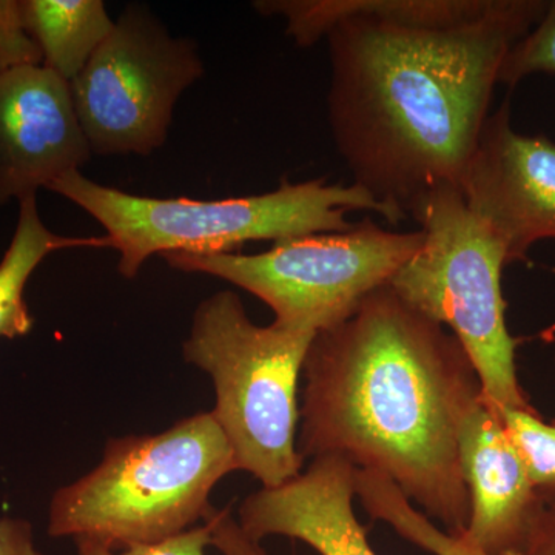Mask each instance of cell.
I'll return each mask as SVG.
<instances>
[{"instance_id":"16","label":"cell","mask_w":555,"mask_h":555,"mask_svg":"<svg viewBox=\"0 0 555 555\" xmlns=\"http://www.w3.org/2000/svg\"><path fill=\"white\" fill-rule=\"evenodd\" d=\"M496 412L543 503L555 506V423L543 422L537 411L502 408Z\"/></svg>"},{"instance_id":"5","label":"cell","mask_w":555,"mask_h":555,"mask_svg":"<svg viewBox=\"0 0 555 555\" xmlns=\"http://www.w3.org/2000/svg\"><path fill=\"white\" fill-rule=\"evenodd\" d=\"M315 335L276 323L258 326L240 295L224 291L201 301L182 343L184 360L214 382L211 414L238 470L251 474L262 488H276L302 473L298 382Z\"/></svg>"},{"instance_id":"12","label":"cell","mask_w":555,"mask_h":555,"mask_svg":"<svg viewBox=\"0 0 555 555\" xmlns=\"http://www.w3.org/2000/svg\"><path fill=\"white\" fill-rule=\"evenodd\" d=\"M357 470L345 456H315L305 473L286 483L246 496L236 520L259 543L283 535L320 555H377L353 511Z\"/></svg>"},{"instance_id":"7","label":"cell","mask_w":555,"mask_h":555,"mask_svg":"<svg viewBox=\"0 0 555 555\" xmlns=\"http://www.w3.org/2000/svg\"><path fill=\"white\" fill-rule=\"evenodd\" d=\"M423 241L422 230L396 232L364 218L347 232L276 241L257 255L173 251L163 258L171 269L244 288L273 310V323L318 334L387 286Z\"/></svg>"},{"instance_id":"19","label":"cell","mask_w":555,"mask_h":555,"mask_svg":"<svg viewBox=\"0 0 555 555\" xmlns=\"http://www.w3.org/2000/svg\"><path fill=\"white\" fill-rule=\"evenodd\" d=\"M78 554L76 555H206L211 546L210 526L207 521L182 532L166 542L155 545H139L127 550H112L104 543L91 539L75 540Z\"/></svg>"},{"instance_id":"10","label":"cell","mask_w":555,"mask_h":555,"mask_svg":"<svg viewBox=\"0 0 555 555\" xmlns=\"http://www.w3.org/2000/svg\"><path fill=\"white\" fill-rule=\"evenodd\" d=\"M91 155L68 80L43 65L0 73V207L49 190Z\"/></svg>"},{"instance_id":"21","label":"cell","mask_w":555,"mask_h":555,"mask_svg":"<svg viewBox=\"0 0 555 555\" xmlns=\"http://www.w3.org/2000/svg\"><path fill=\"white\" fill-rule=\"evenodd\" d=\"M0 555H43L35 545L31 525L22 518H0Z\"/></svg>"},{"instance_id":"18","label":"cell","mask_w":555,"mask_h":555,"mask_svg":"<svg viewBox=\"0 0 555 555\" xmlns=\"http://www.w3.org/2000/svg\"><path fill=\"white\" fill-rule=\"evenodd\" d=\"M43 65L42 51L25 22L21 2L0 0V73Z\"/></svg>"},{"instance_id":"3","label":"cell","mask_w":555,"mask_h":555,"mask_svg":"<svg viewBox=\"0 0 555 555\" xmlns=\"http://www.w3.org/2000/svg\"><path fill=\"white\" fill-rule=\"evenodd\" d=\"M238 470L211 412L156 436L107 441L100 465L51 496L49 534L112 550L155 545L204 524L215 486Z\"/></svg>"},{"instance_id":"8","label":"cell","mask_w":555,"mask_h":555,"mask_svg":"<svg viewBox=\"0 0 555 555\" xmlns=\"http://www.w3.org/2000/svg\"><path fill=\"white\" fill-rule=\"evenodd\" d=\"M204 75L198 43L173 38L144 3H129L69 82L93 155L150 156L166 144L179 98Z\"/></svg>"},{"instance_id":"14","label":"cell","mask_w":555,"mask_h":555,"mask_svg":"<svg viewBox=\"0 0 555 555\" xmlns=\"http://www.w3.org/2000/svg\"><path fill=\"white\" fill-rule=\"evenodd\" d=\"M78 247H109V243L107 236L56 235L40 219L36 195L20 201L16 232L0 261V338L14 339L30 334L35 320L25 301L28 280L53 251Z\"/></svg>"},{"instance_id":"22","label":"cell","mask_w":555,"mask_h":555,"mask_svg":"<svg viewBox=\"0 0 555 555\" xmlns=\"http://www.w3.org/2000/svg\"><path fill=\"white\" fill-rule=\"evenodd\" d=\"M526 555H555V506L546 507L539 531Z\"/></svg>"},{"instance_id":"9","label":"cell","mask_w":555,"mask_h":555,"mask_svg":"<svg viewBox=\"0 0 555 555\" xmlns=\"http://www.w3.org/2000/svg\"><path fill=\"white\" fill-rule=\"evenodd\" d=\"M459 189L507 266L528 261L540 241H555V142L518 133L509 98L485 120Z\"/></svg>"},{"instance_id":"2","label":"cell","mask_w":555,"mask_h":555,"mask_svg":"<svg viewBox=\"0 0 555 555\" xmlns=\"http://www.w3.org/2000/svg\"><path fill=\"white\" fill-rule=\"evenodd\" d=\"M302 372L299 454L382 474L449 534H465L459 430L483 390L459 339L387 284L318 332Z\"/></svg>"},{"instance_id":"11","label":"cell","mask_w":555,"mask_h":555,"mask_svg":"<svg viewBox=\"0 0 555 555\" xmlns=\"http://www.w3.org/2000/svg\"><path fill=\"white\" fill-rule=\"evenodd\" d=\"M459 452L469 495L463 539L488 555H526L546 505L483 392L463 416Z\"/></svg>"},{"instance_id":"15","label":"cell","mask_w":555,"mask_h":555,"mask_svg":"<svg viewBox=\"0 0 555 555\" xmlns=\"http://www.w3.org/2000/svg\"><path fill=\"white\" fill-rule=\"evenodd\" d=\"M356 495L374 520L389 525L401 539L433 555H488L462 535L438 528L416 509L396 483L374 470L358 469Z\"/></svg>"},{"instance_id":"13","label":"cell","mask_w":555,"mask_h":555,"mask_svg":"<svg viewBox=\"0 0 555 555\" xmlns=\"http://www.w3.org/2000/svg\"><path fill=\"white\" fill-rule=\"evenodd\" d=\"M43 67L72 82L115 28L102 0H24Z\"/></svg>"},{"instance_id":"23","label":"cell","mask_w":555,"mask_h":555,"mask_svg":"<svg viewBox=\"0 0 555 555\" xmlns=\"http://www.w3.org/2000/svg\"><path fill=\"white\" fill-rule=\"evenodd\" d=\"M554 372H555V352H554Z\"/></svg>"},{"instance_id":"17","label":"cell","mask_w":555,"mask_h":555,"mask_svg":"<svg viewBox=\"0 0 555 555\" xmlns=\"http://www.w3.org/2000/svg\"><path fill=\"white\" fill-rule=\"evenodd\" d=\"M532 75H555V0L547 2L542 20L506 54L499 83L514 89Z\"/></svg>"},{"instance_id":"4","label":"cell","mask_w":555,"mask_h":555,"mask_svg":"<svg viewBox=\"0 0 555 555\" xmlns=\"http://www.w3.org/2000/svg\"><path fill=\"white\" fill-rule=\"evenodd\" d=\"M50 192L91 215L119 251L118 270L127 280L153 255L235 251L251 241H281L353 228L349 211H375L389 224L403 219L357 184H327L326 179H281L273 192L244 198L199 201L150 198L98 184L82 171H69Z\"/></svg>"},{"instance_id":"1","label":"cell","mask_w":555,"mask_h":555,"mask_svg":"<svg viewBox=\"0 0 555 555\" xmlns=\"http://www.w3.org/2000/svg\"><path fill=\"white\" fill-rule=\"evenodd\" d=\"M547 0H494L454 27L397 24L361 13L291 22L298 47L327 39L328 124L353 184L398 217L437 185L459 188L489 116L509 50Z\"/></svg>"},{"instance_id":"6","label":"cell","mask_w":555,"mask_h":555,"mask_svg":"<svg viewBox=\"0 0 555 555\" xmlns=\"http://www.w3.org/2000/svg\"><path fill=\"white\" fill-rule=\"evenodd\" d=\"M409 217L418 222L425 241L390 280V288L411 308L451 328L495 411H535L518 382V339L507 331L502 246L455 185L430 189L412 204Z\"/></svg>"},{"instance_id":"20","label":"cell","mask_w":555,"mask_h":555,"mask_svg":"<svg viewBox=\"0 0 555 555\" xmlns=\"http://www.w3.org/2000/svg\"><path fill=\"white\" fill-rule=\"evenodd\" d=\"M210 526L211 546L221 555H268L261 543L255 542L241 529L238 520L225 509H214L206 520Z\"/></svg>"}]
</instances>
